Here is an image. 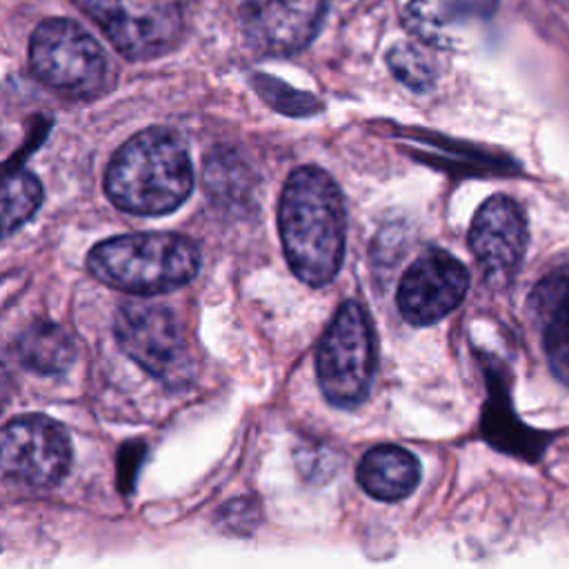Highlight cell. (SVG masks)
Wrapping results in <instances>:
<instances>
[{"label":"cell","instance_id":"cell-1","mask_svg":"<svg viewBox=\"0 0 569 569\" xmlns=\"http://www.w3.org/2000/svg\"><path fill=\"white\" fill-rule=\"evenodd\" d=\"M278 231L289 269L302 282L322 287L342 264L347 216L340 187L320 167H298L284 180Z\"/></svg>","mask_w":569,"mask_h":569},{"label":"cell","instance_id":"cell-2","mask_svg":"<svg viewBox=\"0 0 569 569\" xmlns=\"http://www.w3.org/2000/svg\"><path fill=\"white\" fill-rule=\"evenodd\" d=\"M193 189L184 142L169 129L151 127L129 138L104 176L109 200L129 213L160 216L180 207Z\"/></svg>","mask_w":569,"mask_h":569},{"label":"cell","instance_id":"cell-3","mask_svg":"<svg viewBox=\"0 0 569 569\" xmlns=\"http://www.w3.org/2000/svg\"><path fill=\"white\" fill-rule=\"evenodd\" d=\"M196 244L178 233H129L98 242L87 269L109 287L127 293H167L198 273Z\"/></svg>","mask_w":569,"mask_h":569},{"label":"cell","instance_id":"cell-4","mask_svg":"<svg viewBox=\"0 0 569 569\" xmlns=\"http://www.w3.org/2000/svg\"><path fill=\"white\" fill-rule=\"evenodd\" d=\"M376 373V340L367 311L347 300L325 329L316 351V376L322 396L342 409L358 407Z\"/></svg>","mask_w":569,"mask_h":569},{"label":"cell","instance_id":"cell-5","mask_svg":"<svg viewBox=\"0 0 569 569\" xmlns=\"http://www.w3.org/2000/svg\"><path fill=\"white\" fill-rule=\"evenodd\" d=\"M29 62L47 87L69 96L98 91L107 76V58L100 44L69 18H47L36 27Z\"/></svg>","mask_w":569,"mask_h":569},{"label":"cell","instance_id":"cell-6","mask_svg":"<svg viewBox=\"0 0 569 569\" xmlns=\"http://www.w3.org/2000/svg\"><path fill=\"white\" fill-rule=\"evenodd\" d=\"M129 60L169 53L182 36V16L171 0H73Z\"/></svg>","mask_w":569,"mask_h":569},{"label":"cell","instance_id":"cell-7","mask_svg":"<svg viewBox=\"0 0 569 569\" xmlns=\"http://www.w3.org/2000/svg\"><path fill=\"white\" fill-rule=\"evenodd\" d=\"M116 338L122 351L147 373L169 387L187 385L193 358L176 316L156 305H124L116 313Z\"/></svg>","mask_w":569,"mask_h":569},{"label":"cell","instance_id":"cell-8","mask_svg":"<svg viewBox=\"0 0 569 569\" xmlns=\"http://www.w3.org/2000/svg\"><path fill=\"white\" fill-rule=\"evenodd\" d=\"M69 462V436L47 416H20L0 431V480L9 485L49 489L64 478Z\"/></svg>","mask_w":569,"mask_h":569},{"label":"cell","instance_id":"cell-9","mask_svg":"<svg viewBox=\"0 0 569 569\" xmlns=\"http://www.w3.org/2000/svg\"><path fill=\"white\" fill-rule=\"evenodd\" d=\"M469 247L489 287L511 284L527 249V218L520 204L502 193L487 198L471 220Z\"/></svg>","mask_w":569,"mask_h":569},{"label":"cell","instance_id":"cell-10","mask_svg":"<svg viewBox=\"0 0 569 569\" xmlns=\"http://www.w3.org/2000/svg\"><path fill=\"white\" fill-rule=\"evenodd\" d=\"M469 289L465 264L445 249L420 253L398 284V309L409 325L427 327L449 316Z\"/></svg>","mask_w":569,"mask_h":569},{"label":"cell","instance_id":"cell-11","mask_svg":"<svg viewBox=\"0 0 569 569\" xmlns=\"http://www.w3.org/2000/svg\"><path fill=\"white\" fill-rule=\"evenodd\" d=\"M325 0H244L242 29L262 53L289 56L305 49L320 29Z\"/></svg>","mask_w":569,"mask_h":569},{"label":"cell","instance_id":"cell-12","mask_svg":"<svg viewBox=\"0 0 569 569\" xmlns=\"http://www.w3.org/2000/svg\"><path fill=\"white\" fill-rule=\"evenodd\" d=\"M485 380H487V400L480 416L482 438L498 451L516 456L527 462L540 460L545 453L549 436L525 425L513 407L507 387V378L500 365L491 358H485Z\"/></svg>","mask_w":569,"mask_h":569},{"label":"cell","instance_id":"cell-13","mask_svg":"<svg viewBox=\"0 0 569 569\" xmlns=\"http://www.w3.org/2000/svg\"><path fill=\"white\" fill-rule=\"evenodd\" d=\"M529 311L542 331L551 371L569 387V260L547 271L531 289Z\"/></svg>","mask_w":569,"mask_h":569},{"label":"cell","instance_id":"cell-14","mask_svg":"<svg viewBox=\"0 0 569 569\" xmlns=\"http://www.w3.org/2000/svg\"><path fill=\"white\" fill-rule=\"evenodd\" d=\"M358 485L376 500L407 498L420 480L418 458L398 445H376L358 462Z\"/></svg>","mask_w":569,"mask_h":569},{"label":"cell","instance_id":"cell-15","mask_svg":"<svg viewBox=\"0 0 569 569\" xmlns=\"http://www.w3.org/2000/svg\"><path fill=\"white\" fill-rule=\"evenodd\" d=\"M20 362L36 373H62L76 356L71 336L53 322H33L16 342Z\"/></svg>","mask_w":569,"mask_h":569},{"label":"cell","instance_id":"cell-16","mask_svg":"<svg viewBox=\"0 0 569 569\" xmlns=\"http://www.w3.org/2000/svg\"><path fill=\"white\" fill-rule=\"evenodd\" d=\"M496 0H411L405 9L407 27L422 40L442 42L445 22L485 20L493 13Z\"/></svg>","mask_w":569,"mask_h":569},{"label":"cell","instance_id":"cell-17","mask_svg":"<svg viewBox=\"0 0 569 569\" xmlns=\"http://www.w3.org/2000/svg\"><path fill=\"white\" fill-rule=\"evenodd\" d=\"M42 202L40 180L27 169L0 173V238L27 222Z\"/></svg>","mask_w":569,"mask_h":569},{"label":"cell","instance_id":"cell-18","mask_svg":"<svg viewBox=\"0 0 569 569\" xmlns=\"http://www.w3.org/2000/svg\"><path fill=\"white\" fill-rule=\"evenodd\" d=\"M387 64L391 73L413 91H425L433 84V67L429 58L411 44H396L387 51Z\"/></svg>","mask_w":569,"mask_h":569},{"label":"cell","instance_id":"cell-19","mask_svg":"<svg viewBox=\"0 0 569 569\" xmlns=\"http://www.w3.org/2000/svg\"><path fill=\"white\" fill-rule=\"evenodd\" d=\"M253 84L256 89H260V93L264 96L267 102H271L276 109L284 111V113H298V116H305V113H311L316 102H313V96H307V93H298L296 89L273 80V78H264V76H253Z\"/></svg>","mask_w":569,"mask_h":569},{"label":"cell","instance_id":"cell-20","mask_svg":"<svg viewBox=\"0 0 569 569\" xmlns=\"http://www.w3.org/2000/svg\"><path fill=\"white\" fill-rule=\"evenodd\" d=\"M218 520L224 529L229 531H238V533H247L256 527V522L260 520V509L253 500H247V498H240V500H233L229 505H224L218 513Z\"/></svg>","mask_w":569,"mask_h":569}]
</instances>
